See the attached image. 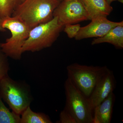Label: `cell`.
<instances>
[{"label": "cell", "instance_id": "cell-1", "mask_svg": "<svg viewBox=\"0 0 123 123\" xmlns=\"http://www.w3.org/2000/svg\"><path fill=\"white\" fill-rule=\"evenodd\" d=\"M60 2L59 0H25L18 4L11 16L18 18L31 29L51 20L54 10Z\"/></svg>", "mask_w": 123, "mask_h": 123}, {"label": "cell", "instance_id": "cell-2", "mask_svg": "<svg viewBox=\"0 0 123 123\" xmlns=\"http://www.w3.org/2000/svg\"><path fill=\"white\" fill-rule=\"evenodd\" d=\"M6 29L10 31L11 37L0 43V48L8 57L20 60L23 53V47L31 29L18 18L11 16L0 19V31Z\"/></svg>", "mask_w": 123, "mask_h": 123}, {"label": "cell", "instance_id": "cell-3", "mask_svg": "<svg viewBox=\"0 0 123 123\" xmlns=\"http://www.w3.org/2000/svg\"><path fill=\"white\" fill-rule=\"evenodd\" d=\"M0 97L12 111L20 115L33 100L29 85L14 80L8 75L0 81Z\"/></svg>", "mask_w": 123, "mask_h": 123}, {"label": "cell", "instance_id": "cell-4", "mask_svg": "<svg viewBox=\"0 0 123 123\" xmlns=\"http://www.w3.org/2000/svg\"><path fill=\"white\" fill-rule=\"evenodd\" d=\"M64 27L57 18L54 17L49 21L33 27L31 29L23 47V53L39 51L51 47L59 36Z\"/></svg>", "mask_w": 123, "mask_h": 123}, {"label": "cell", "instance_id": "cell-5", "mask_svg": "<svg viewBox=\"0 0 123 123\" xmlns=\"http://www.w3.org/2000/svg\"><path fill=\"white\" fill-rule=\"evenodd\" d=\"M108 69L106 66H88L77 63L69 65L66 68L68 78L88 98Z\"/></svg>", "mask_w": 123, "mask_h": 123}, {"label": "cell", "instance_id": "cell-6", "mask_svg": "<svg viewBox=\"0 0 123 123\" xmlns=\"http://www.w3.org/2000/svg\"><path fill=\"white\" fill-rule=\"evenodd\" d=\"M66 108L73 115L77 123H93L94 107L89 98L82 93L67 78L64 83Z\"/></svg>", "mask_w": 123, "mask_h": 123}, {"label": "cell", "instance_id": "cell-7", "mask_svg": "<svg viewBox=\"0 0 123 123\" xmlns=\"http://www.w3.org/2000/svg\"><path fill=\"white\" fill-rule=\"evenodd\" d=\"M53 17L64 26L88 20V14L80 0H62L54 10Z\"/></svg>", "mask_w": 123, "mask_h": 123}, {"label": "cell", "instance_id": "cell-8", "mask_svg": "<svg viewBox=\"0 0 123 123\" xmlns=\"http://www.w3.org/2000/svg\"><path fill=\"white\" fill-rule=\"evenodd\" d=\"M86 26L81 27L75 39L77 40L90 38H99L106 35L115 27L123 25V22H114L106 17H100L93 18Z\"/></svg>", "mask_w": 123, "mask_h": 123}, {"label": "cell", "instance_id": "cell-9", "mask_svg": "<svg viewBox=\"0 0 123 123\" xmlns=\"http://www.w3.org/2000/svg\"><path fill=\"white\" fill-rule=\"evenodd\" d=\"M115 86V79L114 73L108 69L98 82L89 97L94 107L102 102L111 92Z\"/></svg>", "mask_w": 123, "mask_h": 123}, {"label": "cell", "instance_id": "cell-10", "mask_svg": "<svg viewBox=\"0 0 123 123\" xmlns=\"http://www.w3.org/2000/svg\"><path fill=\"white\" fill-rule=\"evenodd\" d=\"M115 97L111 92L94 109L93 123H110L111 121Z\"/></svg>", "mask_w": 123, "mask_h": 123}, {"label": "cell", "instance_id": "cell-11", "mask_svg": "<svg viewBox=\"0 0 123 123\" xmlns=\"http://www.w3.org/2000/svg\"><path fill=\"white\" fill-rule=\"evenodd\" d=\"M85 8L88 20L98 17H106L113 10V8L105 0H80Z\"/></svg>", "mask_w": 123, "mask_h": 123}, {"label": "cell", "instance_id": "cell-12", "mask_svg": "<svg viewBox=\"0 0 123 123\" xmlns=\"http://www.w3.org/2000/svg\"><path fill=\"white\" fill-rule=\"evenodd\" d=\"M107 43L117 48H123V25H119L111 29L105 35L93 40L92 45Z\"/></svg>", "mask_w": 123, "mask_h": 123}, {"label": "cell", "instance_id": "cell-13", "mask_svg": "<svg viewBox=\"0 0 123 123\" xmlns=\"http://www.w3.org/2000/svg\"><path fill=\"white\" fill-rule=\"evenodd\" d=\"M21 115L20 123H52L47 115L42 112H34L30 106L24 110Z\"/></svg>", "mask_w": 123, "mask_h": 123}, {"label": "cell", "instance_id": "cell-14", "mask_svg": "<svg viewBox=\"0 0 123 123\" xmlns=\"http://www.w3.org/2000/svg\"><path fill=\"white\" fill-rule=\"evenodd\" d=\"M20 115L10 111L0 97V123H20Z\"/></svg>", "mask_w": 123, "mask_h": 123}, {"label": "cell", "instance_id": "cell-15", "mask_svg": "<svg viewBox=\"0 0 123 123\" xmlns=\"http://www.w3.org/2000/svg\"><path fill=\"white\" fill-rule=\"evenodd\" d=\"M19 0H0V19L11 17Z\"/></svg>", "mask_w": 123, "mask_h": 123}, {"label": "cell", "instance_id": "cell-16", "mask_svg": "<svg viewBox=\"0 0 123 123\" xmlns=\"http://www.w3.org/2000/svg\"><path fill=\"white\" fill-rule=\"evenodd\" d=\"M8 57L0 48V81L8 75L10 66Z\"/></svg>", "mask_w": 123, "mask_h": 123}, {"label": "cell", "instance_id": "cell-17", "mask_svg": "<svg viewBox=\"0 0 123 123\" xmlns=\"http://www.w3.org/2000/svg\"><path fill=\"white\" fill-rule=\"evenodd\" d=\"M81 27L80 25L79 24H66L64 26V31L69 38H73L76 36Z\"/></svg>", "mask_w": 123, "mask_h": 123}, {"label": "cell", "instance_id": "cell-18", "mask_svg": "<svg viewBox=\"0 0 123 123\" xmlns=\"http://www.w3.org/2000/svg\"><path fill=\"white\" fill-rule=\"evenodd\" d=\"M56 123H77V122L73 115L66 108H64L60 113L59 120Z\"/></svg>", "mask_w": 123, "mask_h": 123}, {"label": "cell", "instance_id": "cell-19", "mask_svg": "<svg viewBox=\"0 0 123 123\" xmlns=\"http://www.w3.org/2000/svg\"><path fill=\"white\" fill-rule=\"evenodd\" d=\"M106 2H107L108 4L111 5V4L112 2H113V1H115L118 0L121 3H123V0H105Z\"/></svg>", "mask_w": 123, "mask_h": 123}, {"label": "cell", "instance_id": "cell-20", "mask_svg": "<svg viewBox=\"0 0 123 123\" xmlns=\"http://www.w3.org/2000/svg\"><path fill=\"white\" fill-rule=\"evenodd\" d=\"M24 0H19V1H20V2H23V1H24Z\"/></svg>", "mask_w": 123, "mask_h": 123}, {"label": "cell", "instance_id": "cell-21", "mask_svg": "<svg viewBox=\"0 0 123 123\" xmlns=\"http://www.w3.org/2000/svg\"><path fill=\"white\" fill-rule=\"evenodd\" d=\"M59 0L60 1H62V0Z\"/></svg>", "mask_w": 123, "mask_h": 123}]
</instances>
